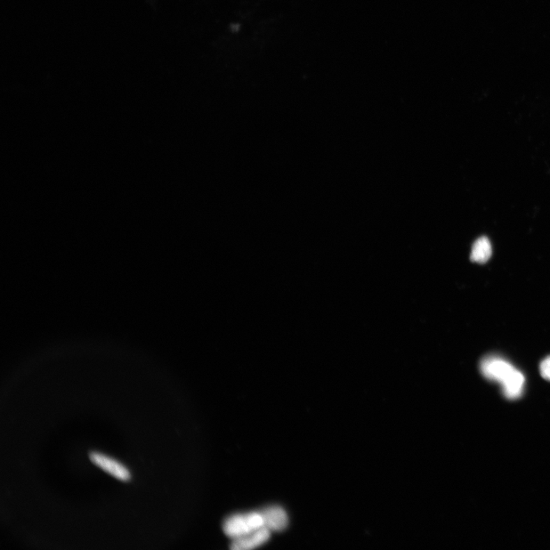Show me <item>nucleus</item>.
Returning a JSON list of instances; mask_svg holds the SVG:
<instances>
[{
  "mask_svg": "<svg viewBox=\"0 0 550 550\" xmlns=\"http://www.w3.org/2000/svg\"><path fill=\"white\" fill-rule=\"evenodd\" d=\"M262 528H264V521L261 512L234 514L223 523L225 535L232 540L246 536Z\"/></svg>",
  "mask_w": 550,
  "mask_h": 550,
  "instance_id": "1",
  "label": "nucleus"
},
{
  "mask_svg": "<svg viewBox=\"0 0 550 550\" xmlns=\"http://www.w3.org/2000/svg\"><path fill=\"white\" fill-rule=\"evenodd\" d=\"M480 370L484 378L491 382L505 385L514 375L516 369L507 360L491 355L485 357L480 364Z\"/></svg>",
  "mask_w": 550,
  "mask_h": 550,
  "instance_id": "2",
  "label": "nucleus"
},
{
  "mask_svg": "<svg viewBox=\"0 0 550 550\" xmlns=\"http://www.w3.org/2000/svg\"><path fill=\"white\" fill-rule=\"evenodd\" d=\"M89 458L96 466L101 468L103 471L108 473L113 478L124 482H131L133 479V475L129 468L114 458L95 451L89 452Z\"/></svg>",
  "mask_w": 550,
  "mask_h": 550,
  "instance_id": "3",
  "label": "nucleus"
},
{
  "mask_svg": "<svg viewBox=\"0 0 550 550\" xmlns=\"http://www.w3.org/2000/svg\"><path fill=\"white\" fill-rule=\"evenodd\" d=\"M271 531L266 528H262L248 535L234 539L231 549L235 550H249L260 547L270 538Z\"/></svg>",
  "mask_w": 550,
  "mask_h": 550,
  "instance_id": "4",
  "label": "nucleus"
},
{
  "mask_svg": "<svg viewBox=\"0 0 550 550\" xmlns=\"http://www.w3.org/2000/svg\"><path fill=\"white\" fill-rule=\"evenodd\" d=\"M264 527L272 531L284 530L288 524V516L284 509L279 506H271L260 512Z\"/></svg>",
  "mask_w": 550,
  "mask_h": 550,
  "instance_id": "5",
  "label": "nucleus"
},
{
  "mask_svg": "<svg viewBox=\"0 0 550 550\" xmlns=\"http://www.w3.org/2000/svg\"><path fill=\"white\" fill-rule=\"evenodd\" d=\"M525 377L522 372L517 370L514 374L503 385V392L507 399H519L523 392Z\"/></svg>",
  "mask_w": 550,
  "mask_h": 550,
  "instance_id": "6",
  "label": "nucleus"
},
{
  "mask_svg": "<svg viewBox=\"0 0 550 550\" xmlns=\"http://www.w3.org/2000/svg\"><path fill=\"white\" fill-rule=\"evenodd\" d=\"M492 255V247L489 239L482 237L477 239L473 246L470 258L476 263H486Z\"/></svg>",
  "mask_w": 550,
  "mask_h": 550,
  "instance_id": "7",
  "label": "nucleus"
},
{
  "mask_svg": "<svg viewBox=\"0 0 550 550\" xmlns=\"http://www.w3.org/2000/svg\"><path fill=\"white\" fill-rule=\"evenodd\" d=\"M540 371L542 377L550 381V355L540 363Z\"/></svg>",
  "mask_w": 550,
  "mask_h": 550,
  "instance_id": "8",
  "label": "nucleus"
}]
</instances>
